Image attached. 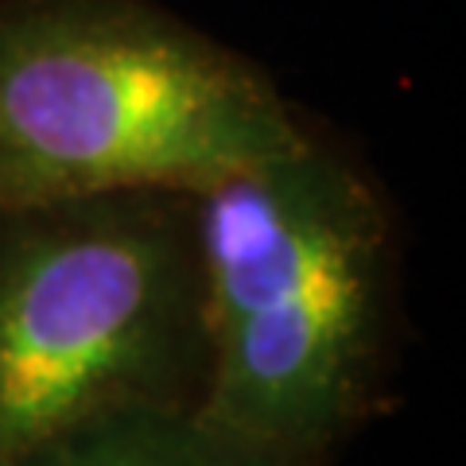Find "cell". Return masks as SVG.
Segmentation results:
<instances>
[{
    "label": "cell",
    "mask_w": 466,
    "mask_h": 466,
    "mask_svg": "<svg viewBox=\"0 0 466 466\" xmlns=\"http://www.w3.org/2000/svg\"><path fill=\"white\" fill-rule=\"evenodd\" d=\"M195 238L198 416L291 466H330L392 404L400 253L385 187L315 125L303 148L198 191Z\"/></svg>",
    "instance_id": "6da1fadb"
},
{
    "label": "cell",
    "mask_w": 466,
    "mask_h": 466,
    "mask_svg": "<svg viewBox=\"0 0 466 466\" xmlns=\"http://www.w3.org/2000/svg\"><path fill=\"white\" fill-rule=\"evenodd\" d=\"M311 133L268 70L152 0H0V202L198 195Z\"/></svg>",
    "instance_id": "7a4b0ae2"
},
{
    "label": "cell",
    "mask_w": 466,
    "mask_h": 466,
    "mask_svg": "<svg viewBox=\"0 0 466 466\" xmlns=\"http://www.w3.org/2000/svg\"><path fill=\"white\" fill-rule=\"evenodd\" d=\"M202 381L195 195L0 202V466L101 416L198 412Z\"/></svg>",
    "instance_id": "3957f363"
},
{
    "label": "cell",
    "mask_w": 466,
    "mask_h": 466,
    "mask_svg": "<svg viewBox=\"0 0 466 466\" xmlns=\"http://www.w3.org/2000/svg\"><path fill=\"white\" fill-rule=\"evenodd\" d=\"M8 466H291L238 440L195 408L116 412L51 435Z\"/></svg>",
    "instance_id": "277c9868"
}]
</instances>
